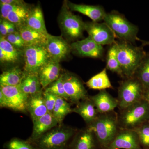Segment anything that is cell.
<instances>
[{
	"label": "cell",
	"mask_w": 149,
	"mask_h": 149,
	"mask_svg": "<svg viewBox=\"0 0 149 149\" xmlns=\"http://www.w3.org/2000/svg\"><path fill=\"white\" fill-rule=\"evenodd\" d=\"M87 128L93 132L101 148L107 149L119 129L118 115L114 111L99 114Z\"/></svg>",
	"instance_id": "6da1fadb"
},
{
	"label": "cell",
	"mask_w": 149,
	"mask_h": 149,
	"mask_svg": "<svg viewBox=\"0 0 149 149\" xmlns=\"http://www.w3.org/2000/svg\"><path fill=\"white\" fill-rule=\"evenodd\" d=\"M117 57L123 77H133L146 53L141 47L119 40L116 41Z\"/></svg>",
	"instance_id": "7a4b0ae2"
},
{
	"label": "cell",
	"mask_w": 149,
	"mask_h": 149,
	"mask_svg": "<svg viewBox=\"0 0 149 149\" xmlns=\"http://www.w3.org/2000/svg\"><path fill=\"white\" fill-rule=\"evenodd\" d=\"M76 133L72 127L59 124L32 144L37 149H68L69 141Z\"/></svg>",
	"instance_id": "3957f363"
},
{
	"label": "cell",
	"mask_w": 149,
	"mask_h": 149,
	"mask_svg": "<svg viewBox=\"0 0 149 149\" xmlns=\"http://www.w3.org/2000/svg\"><path fill=\"white\" fill-rule=\"evenodd\" d=\"M103 21L120 40L134 44L136 41L141 40L137 37L138 27L118 12L113 11L107 13Z\"/></svg>",
	"instance_id": "277c9868"
},
{
	"label": "cell",
	"mask_w": 149,
	"mask_h": 149,
	"mask_svg": "<svg viewBox=\"0 0 149 149\" xmlns=\"http://www.w3.org/2000/svg\"><path fill=\"white\" fill-rule=\"evenodd\" d=\"M149 121V104L144 99L120 110L118 115L119 128L135 130Z\"/></svg>",
	"instance_id": "5b68a950"
},
{
	"label": "cell",
	"mask_w": 149,
	"mask_h": 149,
	"mask_svg": "<svg viewBox=\"0 0 149 149\" xmlns=\"http://www.w3.org/2000/svg\"><path fill=\"white\" fill-rule=\"evenodd\" d=\"M58 22L63 34L69 41L76 42L83 36L85 22L80 16L71 12L65 2L58 17Z\"/></svg>",
	"instance_id": "8992f818"
},
{
	"label": "cell",
	"mask_w": 149,
	"mask_h": 149,
	"mask_svg": "<svg viewBox=\"0 0 149 149\" xmlns=\"http://www.w3.org/2000/svg\"><path fill=\"white\" fill-rule=\"evenodd\" d=\"M144 89L136 77L125 78L120 82L118 91L119 109H124L143 99Z\"/></svg>",
	"instance_id": "52a82bcc"
},
{
	"label": "cell",
	"mask_w": 149,
	"mask_h": 149,
	"mask_svg": "<svg viewBox=\"0 0 149 149\" xmlns=\"http://www.w3.org/2000/svg\"><path fill=\"white\" fill-rule=\"evenodd\" d=\"M22 51L26 73L38 74L40 68L51 58L45 45L27 46Z\"/></svg>",
	"instance_id": "ba28073f"
},
{
	"label": "cell",
	"mask_w": 149,
	"mask_h": 149,
	"mask_svg": "<svg viewBox=\"0 0 149 149\" xmlns=\"http://www.w3.org/2000/svg\"><path fill=\"white\" fill-rule=\"evenodd\" d=\"M62 74L65 91L69 101L77 104L89 97L83 82L78 76L69 72Z\"/></svg>",
	"instance_id": "9c48e42d"
},
{
	"label": "cell",
	"mask_w": 149,
	"mask_h": 149,
	"mask_svg": "<svg viewBox=\"0 0 149 149\" xmlns=\"http://www.w3.org/2000/svg\"><path fill=\"white\" fill-rule=\"evenodd\" d=\"M85 31L96 43L101 46L111 45L116 43V37L111 29L104 22H85Z\"/></svg>",
	"instance_id": "30bf717a"
},
{
	"label": "cell",
	"mask_w": 149,
	"mask_h": 149,
	"mask_svg": "<svg viewBox=\"0 0 149 149\" xmlns=\"http://www.w3.org/2000/svg\"><path fill=\"white\" fill-rule=\"evenodd\" d=\"M0 90L4 94L8 102V108L15 111L27 112V102L29 96L23 93L19 86L0 85Z\"/></svg>",
	"instance_id": "8fae6325"
},
{
	"label": "cell",
	"mask_w": 149,
	"mask_h": 149,
	"mask_svg": "<svg viewBox=\"0 0 149 149\" xmlns=\"http://www.w3.org/2000/svg\"><path fill=\"white\" fill-rule=\"evenodd\" d=\"M72 52L82 57L102 58L104 56V49L102 46L94 42L91 37L71 43Z\"/></svg>",
	"instance_id": "7c38bea8"
},
{
	"label": "cell",
	"mask_w": 149,
	"mask_h": 149,
	"mask_svg": "<svg viewBox=\"0 0 149 149\" xmlns=\"http://www.w3.org/2000/svg\"><path fill=\"white\" fill-rule=\"evenodd\" d=\"M142 148L136 130L119 128L107 149H142Z\"/></svg>",
	"instance_id": "4fadbf2b"
},
{
	"label": "cell",
	"mask_w": 149,
	"mask_h": 149,
	"mask_svg": "<svg viewBox=\"0 0 149 149\" xmlns=\"http://www.w3.org/2000/svg\"><path fill=\"white\" fill-rule=\"evenodd\" d=\"M46 47L51 58L59 62L66 58L72 52L70 45L61 36L49 34Z\"/></svg>",
	"instance_id": "5bb4252c"
},
{
	"label": "cell",
	"mask_w": 149,
	"mask_h": 149,
	"mask_svg": "<svg viewBox=\"0 0 149 149\" xmlns=\"http://www.w3.org/2000/svg\"><path fill=\"white\" fill-rule=\"evenodd\" d=\"M60 72L59 62L50 58L40 68L37 74L42 89H45L58 79L61 74Z\"/></svg>",
	"instance_id": "9a60e30c"
},
{
	"label": "cell",
	"mask_w": 149,
	"mask_h": 149,
	"mask_svg": "<svg viewBox=\"0 0 149 149\" xmlns=\"http://www.w3.org/2000/svg\"><path fill=\"white\" fill-rule=\"evenodd\" d=\"M33 130L31 136L28 139L32 143L38 140L49 130L59 125L53 116L49 113L32 121Z\"/></svg>",
	"instance_id": "2e32d148"
},
{
	"label": "cell",
	"mask_w": 149,
	"mask_h": 149,
	"mask_svg": "<svg viewBox=\"0 0 149 149\" xmlns=\"http://www.w3.org/2000/svg\"><path fill=\"white\" fill-rule=\"evenodd\" d=\"M99 114H104L114 111L118 107L117 99L115 98L106 90L100 91L95 95L90 97Z\"/></svg>",
	"instance_id": "e0dca14e"
},
{
	"label": "cell",
	"mask_w": 149,
	"mask_h": 149,
	"mask_svg": "<svg viewBox=\"0 0 149 149\" xmlns=\"http://www.w3.org/2000/svg\"><path fill=\"white\" fill-rule=\"evenodd\" d=\"M98 144L93 132L88 128L76 132L68 149H97Z\"/></svg>",
	"instance_id": "ac0fdd59"
},
{
	"label": "cell",
	"mask_w": 149,
	"mask_h": 149,
	"mask_svg": "<svg viewBox=\"0 0 149 149\" xmlns=\"http://www.w3.org/2000/svg\"><path fill=\"white\" fill-rule=\"evenodd\" d=\"M67 5L71 11L77 12L91 19L92 21L99 22L104 20L107 13L102 6L77 4L66 2Z\"/></svg>",
	"instance_id": "d6986e66"
},
{
	"label": "cell",
	"mask_w": 149,
	"mask_h": 149,
	"mask_svg": "<svg viewBox=\"0 0 149 149\" xmlns=\"http://www.w3.org/2000/svg\"><path fill=\"white\" fill-rule=\"evenodd\" d=\"M25 46L32 45H45L49 34L39 32L32 29L26 25H22L17 28Z\"/></svg>",
	"instance_id": "ffe728a7"
},
{
	"label": "cell",
	"mask_w": 149,
	"mask_h": 149,
	"mask_svg": "<svg viewBox=\"0 0 149 149\" xmlns=\"http://www.w3.org/2000/svg\"><path fill=\"white\" fill-rule=\"evenodd\" d=\"M27 110V112L30 114L32 121L38 119L49 113L44 101L42 91L29 96Z\"/></svg>",
	"instance_id": "44dd1931"
},
{
	"label": "cell",
	"mask_w": 149,
	"mask_h": 149,
	"mask_svg": "<svg viewBox=\"0 0 149 149\" xmlns=\"http://www.w3.org/2000/svg\"><path fill=\"white\" fill-rule=\"evenodd\" d=\"M72 111L79 115L88 125L95 120L99 114L90 97L77 104Z\"/></svg>",
	"instance_id": "7402d4cb"
},
{
	"label": "cell",
	"mask_w": 149,
	"mask_h": 149,
	"mask_svg": "<svg viewBox=\"0 0 149 149\" xmlns=\"http://www.w3.org/2000/svg\"><path fill=\"white\" fill-rule=\"evenodd\" d=\"M18 86L23 93L29 96L42 91L38 74H36L25 73V76Z\"/></svg>",
	"instance_id": "603a6c76"
},
{
	"label": "cell",
	"mask_w": 149,
	"mask_h": 149,
	"mask_svg": "<svg viewBox=\"0 0 149 149\" xmlns=\"http://www.w3.org/2000/svg\"><path fill=\"white\" fill-rule=\"evenodd\" d=\"M25 75L17 67L10 68L3 72L0 75V85L17 86L20 84Z\"/></svg>",
	"instance_id": "cb8c5ba5"
},
{
	"label": "cell",
	"mask_w": 149,
	"mask_h": 149,
	"mask_svg": "<svg viewBox=\"0 0 149 149\" xmlns=\"http://www.w3.org/2000/svg\"><path fill=\"white\" fill-rule=\"evenodd\" d=\"M25 24L39 32L48 33L46 29L42 11L40 6L32 9Z\"/></svg>",
	"instance_id": "d4e9b609"
},
{
	"label": "cell",
	"mask_w": 149,
	"mask_h": 149,
	"mask_svg": "<svg viewBox=\"0 0 149 149\" xmlns=\"http://www.w3.org/2000/svg\"><path fill=\"white\" fill-rule=\"evenodd\" d=\"M107 68L95 74L85 83L88 88L91 89L104 91L107 89L113 88L107 72Z\"/></svg>",
	"instance_id": "484cf974"
},
{
	"label": "cell",
	"mask_w": 149,
	"mask_h": 149,
	"mask_svg": "<svg viewBox=\"0 0 149 149\" xmlns=\"http://www.w3.org/2000/svg\"><path fill=\"white\" fill-rule=\"evenodd\" d=\"M31 10L27 4L17 6L9 13L7 20L14 24L17 28L24 25Z\"/></svg>",
	"instance_id": "4316f807"
},
{
	"label": "cell",
	"mask_w": 149,
	"mask_h": 149,
	"mask_svg": "<svg viewBox=\"0 0 149 149\" xmlns=\"http://www.w3.org/2000/svg\"><path fill=\"white\" fill-rule=\"evenodd\" d=\"M106 68L111 72H115L121 77L123 74L117 57V45L116 42L110 46L106 57Z\"/></svg>",
	"instance_id": "83f0119b"
},
{
	"label": "cell",
	"mask_w": 149,
	"mask_h": 149,
	"mask_svg": "<svg viewBox=\"0 0 149 149\" xmlns=\"http://www.w3.org/2000/svg\"><path fill=\"white\" fill-rule=\"evenodd\" d=\"M72 112L70 104L68 101L60 97H57L52 114L59 124L62 123L67 115Z\"/></svg>",
	"instance_id": "f1b7e54d"
},
{
	"label": "cell",
	"mask_w": 149,
	"mask_h": 149,
	"mask_svg": "<svg viewBox=\"0 0 149 149\" xmlns=\"http://www.w3.org/2000/svg\"><path fill=\"white\" fill-rule=\"evenodd\" d=\"M133 76L141 82L144 91L149 88V53L146 54Z\"/></svg>",
	"instance_id": "f546056e"
},
{
	"label": "cell",
	"mask_w": 149,
	"mask_h": 149,
	"mask_svg": "<svg viewBox=\"0 0 149 149\" xmlns=\"http://www.w3.org/2000/svg\"><path fill=\"white\" fill-rule=\"evenodd\" d=\"M0 49L5 53L8 58V63H14L17 61L21 55V52H22L11 44L5 37L1 36L0 37Z\"/></svg>",
	"instance_id": "4dcf8cb0"
},
{
	"label": "cell",
	"mask_w": 149,
	"mask_h": 149,
	"mask_svg": "<svg viewBox=\"0 0 149 149\" xmlns=\"http://www.w3.org/2000/svg\"><path fill=\"white\" fill-rule=\"evenodd\" d=\"M45 91L53 94L57 97L62 98L67 101H69L65 91L62 74H61L58 79L49 85L45 89Z\"/></svg>",
	"instance_id": "1f68e13d"
},
{
	"label": "cell",
	"mask_w": 149,
	"mask_h": 149,
	"mask_svg": "<svg viewBox=\"0 0 149 149\" xmlns=\"http://www.w3.org/2000/svg\"><path fill=\"white\" fill-rule=\"evenodd\" d=\"M6 149H37L32 143L17 138H13L4 145Z\"/></svg>",
	"instance_id": "d6a6232c"
},
{
	"label": "cell",
	"mask_w": 149,
	"mask_h": 149,
	"mask_svg": "<svg viewBox=\"0 0 149 149\" xmlns=\"http://www.w3.org/2000/svg\"><path fill=\"white\" fill-rule=\"evenodd\" d=\"M139 136L142 147L149 148V121L145 123L135 129Z\"/></svg>",
	"instance_id": "836d02e7"
},
{
	"label": "cell",
	"mask_w": 149,
	"mask_h": 149,
	"mask_svg": "<svg viewBox=\"0 0 149 149\" xmlns=\"http://www.w3.org/2000/svg\"><path fill=\"white\" fill-rule=\"evenodd\" d=\"M43 95L48 112L52 114L57 97L45 91L43 92Z\"/></svg>",
	"instance_id": "e575fe53"
},
{
	"label": "cell",
	"mask_w": 149,
	"mask_h": 149,
	"mask_svg": "<svg viewBox=\"0 0 149 149\" xmlns=\"http://www.w3.org/2000/svg\"><path fill=\"white\" fill-rule=\"evenodd\" d=\"M1 5V17L2 19L7 20L8 15L17 6L16 5L3 4Z\"/></svg>",
	"instance_id": "d590c367"
},
{
	"label": "cell",
	"mask_w": 149,
	"mask_h": 149,
	"mask_svg": "<svg viewBox=\"0 0 149 149\" xmlns=\"http://www.w3.org/2000/svg\"><path fill=\"white\" fill-rule=\"evenodd\" d=\"M6 39L11 44L14 46L17 49L19 50L24 49L25 48V45L24 44H22L19 42L18 40L17 39L15 33L13 34H8L6 37Z\"/></svg>",
	"instance_id": "8d00e7d4"
},
{
	"label": "cell",
	"mask_w": 149,
	"mask_h": 149,
	"mask_svg": "<svg viewBox=\"0 0 149 149\" xmlns=\"http://www.w3.org/2000/svg\"><path fill=\"white\" fill-rule=\"evenodd\" d=\"M26 3L21 0H1L0 5L9 4L16 5H24Z\"/></svg>",
	"instance_id": "74e56055"
},
{
	"label": "cell",
	"mask_w": 149,
	"mask_h": 149,
	"mask_svg": "<svg viewBox=\"0 0 149 149\" xmlns=\"http://www.w3.org/2000/svg\"><path fill=\"white\" fill-rule=\"evenodd\" d=\"M0 33L1 36L3 37H6L8 34L7 29L6 26V20L1 19L0 22Z\"/></svg>",
	"instance_id": "f35d334b"
},
{
	"label": "cell",
	"mask_w": 149,
	"mask_h": 149,
	"mask_svg": "<svg viewBox=\"0 0 149 149\" xmlns=\"http://www.w3.org/2000/svg\"><path fill=\"white\" fill-rule=\"evenodd\" d=\"M6 26L8 35V34H13L17 31L16 26L13 23H11L7 20Z\"/></svg>",
	"instance_id": "ab89813d"
},
{
	"label": "cell",
	"mask_w": 149,
	"mask_h": 149,
	"mask_svg": "<svg viewBox=\"0 0 149 149\" xmlns=\"http://www.w3.org/2000/svg\"><path fill=\"white\" fill-rule=\"evenodd\" d=\"M0 107L1 108H8V102L6 97L1 90H0Z\"/></svg>",
	"instance_id": "60d3db41"
},
{
	"label": "cell",
	"mask_w": 149,
	"mask_h": 149,
	"mask_svg": "<svg viewBox=\"0 0 149 149\" xmlns=\"http://www.w3.org/2000/svg\"><path fill=\"white\" fill-rule=\"evenodd\" d=\"M0 61L1 62L8 63V58L6 55L1 49H0Z\"/></svg>",
	"instance_id": "b9f144b4"
},
{
	"label": "cell",
	"mask_w": 149,
	"mask_h": 149,
	"mask_svg": "<svg viewBox=\"0 0 149 149\" xmlns=\"http://www.w3.org/2000/svg\"><path fill=\"white\" fill-rule=\"evenodd\" d=\"M143 99L146 100L149 104V88L144 91Z\"/></svg>",
	"instance_id": "7bdbcfd3"
},
{
	"label": "cell",
	"mask_w": 149,
	"mask_h": 149,
	"mask_svg": "<svg viewBox=\"0 0 149 149\" xmlns=\"http://www.w3.org/2000/svg\"><path fill=\"white\" fill-rule=\"evenodd\" d=\"M140 41L142 43V45L149 46V41H144L141 40Z\"/></svg>",
	"instance_id": "ee69618b"
},
{
	"label": "cell",
	"mask_w": 149,
	"mask_h": 149,
	"mask_svg": "<svg viewBox=\"0 0 149 149\" xmlns=\"http://www.w3.org/2000/svg\"><path fill=\"white\" fill-rule=\"evenodd\" d=\"M142 149H149V148H143Z\"/></svg>",
	"instance_id": "f6af8a7d"
}]
</instances>
